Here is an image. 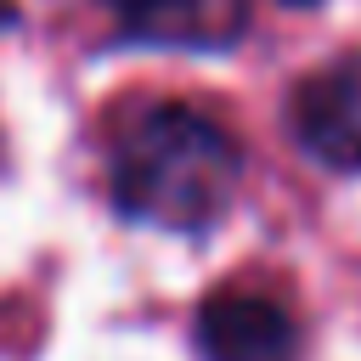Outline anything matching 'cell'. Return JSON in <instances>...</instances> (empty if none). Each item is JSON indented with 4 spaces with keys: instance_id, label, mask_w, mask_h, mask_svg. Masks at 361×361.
<instances>
[{
    "instance_id": "cell-1",
    "label": "cell",
    "mask_w": 361,
    "mask_h": 361,
    "mask_svg": "<svg viewBox=\"0 0 361 361\" xmlns=\"http://www.w3.org/2000/svg\"><path fill=\"white\" fill-rule=\"evenodd\" d=\"M113 203L158 231H209L243 180V152L226 124L186 102H147L135 107L107 158Z\"/></svg>"
},
{
    "instance_id": "cell-2",
    "label": "cell",
    "mask_w": 361,
    "mask_h": 361,
    "mask_svg": "<svg viewBox=\"0 0 361 361\" xmlns=\"http://www.w3.org/2000/svg\"><path fill=\"white\" fill-rule=\"evenodd\" d=\"M288 130L322 169H361V56H333L288 96Z\"/></svg>"
},
{
    "instance_id": "cell-3",
    "label": "cell",
    "mask_w": 361,
    "mask_h": 361,
    "mask_svg": "<svg viewBox=\"0 0 361 361\" xmlns=\"http://www.w3.org/2000/svg\"><path fill=\"white\" fill-rule=\"evenodd\" d=\"M197 361H299V327L271 293L220 288L192 322Z\"/></svg>"
},
{
    "instance_id": "cell-4",
    "label": "cell",
    "mask_w": 361,
    "mask_h": 361,
    "mask_svg": "<svg viewBox=\"0 0 361 361\" xmlns=\"http://www.w3.org/2000/svg\"><path fill=\"white\" fill-rule=\"evenodd\" d=\"M130 39L180 45V51H220L243 34V0H102Z\"/></svg>"
},
{
    "instance_id": "cell-5",
    "label": "cell",
    "mask_w": 361,
    "mask_h": 361,
    "mask_svg": "<svg viewBox=\"0 0 361 361\" xmlns=\"http://www.w3.org/2000/svg\"><path fill=\"white\" fill-rule=\"evenodd\" d=\"M6 17H17V0H0V23H6Z\"/></svg>"
},
{
    "instance_id": "cell-6",
    "label": "cell",
    "mask_w": 361,
    "mask_h": 361,
    "mask_svg": "<svg viewBox=\"0 0 361 361\" xmlns=\"http://www.w3.org/2000/svg\"><path fill=\"white\" fill-rule=\"evenodd\" d=\"M288 6H316V0H288Z\"/></svg>"
}]
</instances>
